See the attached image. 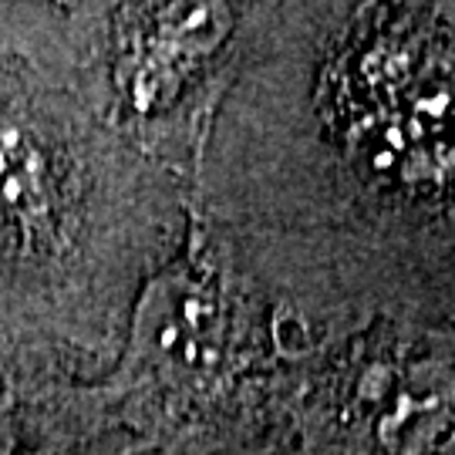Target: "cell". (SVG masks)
Returning <instances> with one entry per match:
<instances>
[{
    "label": "cell",
    "instance_id": "1",
    "mask_svg": "<svg viewBox=\"0 0 455 455\" xmlns=\"http://www.w3.org/2000/svg\"><path fill=\"white\" fill-rule=\"evenodd\" d=\"M48 212L44 163L34 142L14 125H0V216L37 223Z\"/></svg>",
    "mask_w": 455,
    "mask_h": 455
},
{
    "label": "cell",
    "instance_id": "2",
    "mask_svg": "<svg viewBox=\"0 0 455 455\" xmlns=\"http://www.w3.org/2000/svg\"><path fill=\"white\" fill-rule=\"evenodd\" d=\"M445 391H402L398 408L381 425V439L395 455H415L422 449L428 435L439 428L442 411H445Z\"/></svg>",
    "mask_w": 455,
    "mask_h": 455
},
{
    "label": "cell",
    "instance_id": "3",
    "mask_svg": "<svg viewBox=\"0 0 455 455\" xmlns=\"http://www.w3.org/2000/svg\"><path fill=\"white\" fill-rule=\"evenodd\" d=\"M274 338H276V351H280V355H287V358H300V355L310 347L307 324H304V321H300V314H293V310L276 314Z\"/></svg>",
    "mask_w": 455,
    "mask_h": 455
},
{
    "label": "cell",
    "instance_id": "4",
    "mask_svg": "<svg viewBox=\"0 0 455 455\" xmlns=\"http://www.w3.org/2000/svg\"><path fill=\"white\" fill-rule=\"evenodd\" d=\"M7 408H11V391H7V385H4V378H0V455H7Z\"/></svg>",
    "mask_w": 455,
    "mask_h": 455
}]
</instances>
